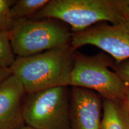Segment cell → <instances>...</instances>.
<instances>
[{
    "label": "cell",
    "mask_w": 129,
    "mask_h": 129,
    "mask_svg": "<svg viewBox=\"0 0 129 129\" xmlns=\"http://www.w3.org/2000/svg\"><path fill=\"white\" fill-rule=\"evenodd\" d=\"M102 98L92 90L72 87L69 101L71 129H100Z\"/></svg>",
    "instance_id": "7"
},
{
    "label": "cell",
    "mask_w": 129,
    "mask_h": 129,
    "mask_svg": "<svg viewBox=\"0 0 129 129\" xmlns=\"http://www.w3.org/2000/svg\"><path fill=\"white\" fill-rule=\"evenodd\" d=\"M68 87L27 94L23 105L24 122L34 129H71Z\"/></svg>",
    "instance_id": "5"
},
{
    "label": "cell",
    "mask_w": 129,
    "mask_h": 129,
    "mask_svg": "<svg viewBox=\"0 0 129 129\" xmlns=\"http://www.w3.org/2000/svg\"><path fill=\"white\" fill-rule=\"evenodd\" d=\"M109 64L101 55L74 54L69 85L92 90L102 99L124 102L128 86Z\"/></svg>",
    "instance_id": "4"
},
{
    "label": "cell",
    "mask_w": 129,
    "mask_h": 129,
    "mask_svg": "<svg viewBox=\"0 0 129 129\" xmlns=\"http://www.w3.org/2000/svg\"><path fill=\"white\" fill-rule=\"evenodd\" d=\"M129 0H51L33 19H55L78 32L96 24H117L129 19Z\"/></svg>",
    "instance_id": "1"
},
{
    "label": "cell",
    "mask_w": 129,
    "mask_h": 129,
    "mask_svg": "<svg viewBox=\"0 0 129 129\" xmlns=\"http://www.w3.org/2000/svg\"><path fill=\"white\" fill-rule=\"evenodd\" d=\"M86 45L105 51L117 63L127 60L129 59V19L117 24L103 22L82 31L72 32L70 46L74 50Z\"/></svg>",
    "instance_id": "6"
},
{
    "label": "cell",
    "mask_w": 129,
    "mask_h": 129,
    "mask_svg": "<svg viewBox=\"0 0 129 129\" xmlns=\"http://www.w3.org/2000/svg\"><path fill=\"white\" fill-rule=\"evenodd\" d=\"M12 74V73L10 69L4 68L0 67V84Z\"/></svg>",
    "instance_id": "14"
},
{
    "label": "cell",
    "mask_w": 129,
    "mask_h": 129,
    "mask_svg": "<svg viewBox=\"0 0 129 129\" xmlns=\"http://www.w3.org/2000/svg\"><path fill=\"white\" fill-rule=\"evenodd\" d=\"M74 51L69 45L28 57H17L11 71L23 84L27 94L68 87L74 64Z\"/></svg>",
    "instance_id": "2"
},
{
    "label": "cell",
    "mask_w": 129,
    "mask_h": 129,
    "mask_svg": "<svg viewBox=\"0 0 129 129\" xmlns=\"http://www.w3.org/2000/svg\"><path fill=\"white\" fill-rule=\"evenodd\" d=\"M26 93L23 84L13 74L0 84V129H19L24 126Z\"/></svg>",
    "instance_id": "8"
},
{
    "label": "cell",
    "mask_w": 129,
    "mask_h": 129,
    "mask_svg": "<svg viewBox=\"0 0 129 129\" xmlns=\"http://www.w3.org/2000/svg\"><path fill=\"white\" fill-rule=\"evenodd\" d=\"M128 7H129V1H128Z\"/></svg>",
    "instance_id": "17"
},
{
    "label": "cell",
    "mask_w": 129,
    "mask_h": 129,
    "mask_svg": "<svg viewBox=\"0 0 129 129\" xmlns=\"http://www.w3.org/2000/svg\"><path fill=\"white\" fill-rule=\"evenodd\" d=\"M14 3L11 0H0V30L9 32L12 28L14 21L10 9Z\"/></svg>",
    "instance_id": "12"
},
{
    "label": "cell",
    "mask_w": 129,
    "mask_h": 129,
    "mask_svg": "<svg viewBox=\"0 0 129 129\" xmlns=\"http://www.w3.org/2000/svg\"><path fill=\"white\" fill-rule=\"evenodd\" d=\"M115 72L127 86H129V60L117 63L115 67Z\"/></svg>",
    "instance_id": "13"
},
{
    "label": "cell",
    "mask_w": 129,
    "mask_h": 129,
    "mask_svg": "<svg viewBox=\"0 0 129 129\" xmlns=\"http://www.w3.org/2000/svg\"><path fill=\"white\" fill-rule=\"evenodd\" d=\"M15 60V54L11 46L9 33L0 30V67L10 69Z\"/></svg>",
    "instance_id": "11"
},
{
    "label": "cell",
    "mask_w": 129,
    "mask_h": 129,
    "mask_svg": "<svg viewBox=\"0 0 129 129\" xmlns=\"http://www.w3.org/2000/svg\"><path fill=\"white\" fill-rule=\"evenodd\" d=\"M103 116L100 129H129V114L124 102L102 99Z\"/></svg>",
    "instance_id": "9"
},
{
    "label": "cell",
    "mask_w": 129,
    "mask_h": 129,
    "mask_svg": "<svg viewBox=\"0 0 129 129\" xmlns=\"http://www.w3.org/2000/svg\"><path fill=\"white\" fill-rule=\"evenodd\" d=\"M19 129H34V128H32V127L28 126V125H24V126L21 127V128Z\"/></svg>",
    "instance_id": "16"
},
{
    "label": "cell",
    "mask_w": 129,
    "mask_h": 129,
    "mask_svg": "<svg viewBox=\"0 0 129 129\" xmlns=\"http://www.w3.org/2000/svg\"><path fill=\"white\" fill-rule=\"evenodd\" d=\"M124 104L125 108H126L129 114V86L127 87V89L125 95V98L124 100Z\"/></svg>",
    "instance_id": "15"
},
{
    "label": "cell",
    "mask_w": 129,
    "mask_h": 129,
    "mask_svg": "<svg viewBox=\"0 0 129 129\" xmlns=\"http://www.w3.org/2000/svg\"><path fill=\"white\" fill-rule=\"evenodd\" d=\"M8 33L13 51L17 57L69 46L72 37L67 27L50 19L16 21Z\"/></svg>",
    "instance_id": "3"
},
{
    "label": "cell",
    "mask_w": 129,
    "mask_h": 129,
    "mask_svg": "<svg viewBox=\"0 0 129 129\" xmlns=\"http://www.w3.org/2000/svg\"><path fill=\"white\" fill-rule=\"evenodd\" d=\"M49 0H18L14 1L10 12L14 22L33 17L43 9Z\"/></svg>",
    "instance_id": "10"
}]
</instances>
